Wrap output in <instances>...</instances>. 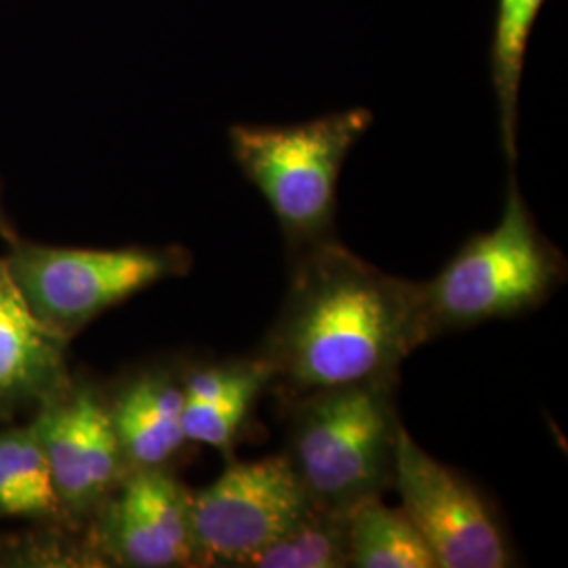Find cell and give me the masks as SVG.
I'll return each instance as SVG.
<instances>
[{
  "label": "cell",
  "mask_w": 568,
  "mask_h": 568,
  "mask_svg": "<svg viewBox=\"0 0 568 568\" xmlns=\"http://www.w3.org/2000/svg\"><path fill=\"white\" fill-rule=\"evenodd\" d=\"M560 278L562 257L539 234L511 175L499 225L474 236L436 278L417 284L424 344L448 331L532 310Z\"/></svg>",
  "instance_id": "cell-3"
},
{
  "label": "cell",
  "mask_w": 568,
  "mask_h": 568,
  "mask_svg": "<svg viewBox=\"0 0 568 568\" xmlns=\"http://www.w3.org/2000/svg\"><path fill=\"white\" fill-rule=\"evenodd\" d=\"M548 0H497L490 39V81L499 110L501 145L514 166L518 154V102L528 41Z\"/></svg>",
  "instance_id": "cell-13"
},
{
  "label": "cell",
  "mask_w": 568,
  "mask_h": 568,
  "mask_svg": "<svg viewBox=\"0 0 568 568\" xmlns=\"http://www.w3.org/2000/svg\"><path fill=\"white\" fill-rule=\"evenodd\" d=\"M314 509L286 455L230 464L209 487L190 493L194 560L239 567Z\"/></svg>",
  "instance_id": "cell-6"
},
{
  "label": "cell",
  "mask_w": 568,
  "mask_h": 568,
  "mask_svg": "<svg viewBox=\"0 0 568 568\" xmlns=\"http://www.w3.org/2000/svg\"><path fill=\"white\" fill-rule=\"evenodd\" d=\"M70 339L32 312L0 260V419L39 406L68 386Z\"/></svg>",
  "instance_id": "cell-10"
},
{
  "label": "cell",
  "mask_w": 568,
  "mask_h": 568,
  "mask_svg": "<svg viewBox=\"0 0 568 568\" xmlns=\"http://www.w3.org/2000/svg\"><path fill=\"white\" fill-rule=\"evenodd\" d=\"M373 112L349 108L293 124H232V156L295 251L331 239L337 182Z\"/></svg>",
  "instance_id": "cell-4"
},
{
  "label": "cell",
  "mask_w": 568,
  "mask_h": 568,
  "mask_svg": "<svg viewBox=\"0 0 568 568\" xmlns=\"http://www.w3.org/2000/svg\"><path fill=\"white\" fill-rule=\"evenodd\" d=\"M288 450L307 499L347 514L392 487L398 440L394 377L288 398Z\"/></svg>",
  "instance_id": "cell-2"
},
{
  "label": "cell",
  "mask_w": 568,
  "mask_h": 568,
  "mask_svg": "<svg viewBox=\"0 0 568 568\" xmlns=\"http://www.w3.org/2000/svg\"><path fill=\"white\" fill-rule=\"evenodd\" d=\"M241 568H347V514L310 509Z\"/></svg>",
  "instance_id": "cell-16"
},
{
  "label": "cell",
  "mask_w": 568,
  "mask_h": 568,
  "mask_svg": "<svg viewBox=\"0 0 568 568\" xmlns=\"http://www.w3.org/2000/svg\"><path fill=\"white\" fill-rule=\"evenodd\" d=\"M183 398V379L175 373L145 371L108 400L129 471L164 467L182 450Z\"/></svg>",
  "instance_id": "cell-11"
},
{
  "label": "cell",
  "mask_w": 568,
  "mask_h": 568,
  "mask_svg": "<svg viewBox=\"0 0 568 568\" xmlns=\"http://www.w3.org/2000/svg\"><path fill=\"white\" fill-rule=\"evenodd\" d=\"M347 567L436 568V562L405 511L377 497L347 511Z\"/></svg>",
  "instance_id": "cell-14"
},
{
  "label": "cell",
  "mask_w": 568,
  "mask_h": 568,
  "mask_svg": "<svg viewBox=\"0 0 568 568\" xmlns=\"http://www.w3.org/2000/svg\"><path fill=\"white\" fill-rule=\"evenodd\" d=\"M4 257L23 300L44 325L72 339L105 310L190 264L182 248H68L13 241Z\"/></svg>",
  "instance_id": "cell-5"
},
{
  "label": "cell",
  "mask_w": 568,
  "mask_h": 568,
  "mask_svg": "<svg viewBox=\"0 0 568 568\" xmlns=\"http://www.w3.org/2000/svg\"><path fill=\"white\" fill-rule=\"evenodd\" d=\"M392 487L419 530L436 568H506L514 565L508 539L480 493L436 462L405 427L398 429Z\"/></svg>",
  "instance_id": "cell-7"
},
{
  "label": "cell",
  "mask_w": 568,
  "mask_h": 568,
  "mask_svg": "<svg viewBox=\"0 0 568 568\" xmlns=\"http://www.w3.org/2000/svg\"><path fill=\"white\" fill-rule=\"evenodd\" d=\"M32 426L61 511L84 516L102 508L129 474L102 392L84 382H70L39 406Z\"/></svg>",
  "instance_id": "cell-8"
},
{
  "label": "cell",
  "mask_w": 568,
  "mask_h": 568,
  "mask_svg": "<svg viewBox=\"0 0 568 568\" xmlns=\"http://www.w3.org/2000/svg\"><path fill=\"white\" fill-rule=\"evenodd\" d=\"M98 544L119 567H194L190 490L164 469H131L100 508Z\"/></svg>",
  "instance_id": "cell-9"
},
{
  "label": "cell",
  "mask_w": 568,
  "mask_h": 568,
  "mask_svg": "<svg viewBox=\"0 0 568 568\" xmlns=\"http://www.w3.org/2000/svg\"><path fill=\"white\" fill-rule=\"evenodd\" d=\"M270 384V368L260 356L187 373L183 377L185 440L230 450L251 406Z\"/></svg>",
  "instance_id": "cell-12"
},
{
  "label": "cell",
  "mask_w": 568,
  "mask_h": 568,
  "mask_svg": "<svg viewBox=\"0 0 568 568\" xmlns=\"http://www.w3.org/2000/svg\"><path fill=\"white\" fill-rule=\"evenodd\" d=\"M260 358L288 398L396 377L424 344L417 283L326 239L305 246Z\"/></svg>",
  "instance_id": "cell-1"
},
{
  "label": "cell",
  "mask_w": 568,
  "mask_h": 568,
  "mask_svg": "<svg viewBox=\"0 0 568 568\" xmlns=\"http://www.w3.org/2000/svg\"><path fill=\"white\" fill-rule=\"evenodd\" d=\"M61 514L51 469L34 426L0 432V518Z\"/></svg>",
  "instance_id": "cell-15"
},
{
  "label": "cell",
  "mask_w": 568,
  "mask_h": 568,
  "mask_svg": "<svg viewBox=\"0 0 568 568\" xmlns=\"http://www.w3.org/2000/svg\"><path fill=\"white\" fill-rule=\"evenodd\" d=\"M0 236L9 239V243H13V241H16V236H13V230H11V224H9V220H7L4 211H2V203H0Z\"/></svg>",
  "instance_id": "cell-17"
}]
</instances>
